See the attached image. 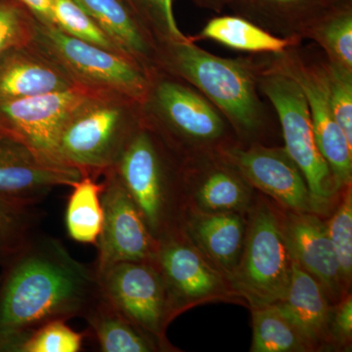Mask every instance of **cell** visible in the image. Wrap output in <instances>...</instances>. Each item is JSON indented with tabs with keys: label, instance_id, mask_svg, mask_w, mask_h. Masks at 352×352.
<instances>
[{
	"label": "cell",
	"instance_id": "6da1fadb",
	"mask_svg": "<svg viewBox=\"0 0 352 352\" xmlns=\"http://www.w3.org/2000/svg\"><path fill=\"white\" fill-rule=\"evenodd\" d=\"M0 277V352H18L48 322L85 316L100 294L95 268L74 258L61 241L36 235Z\"/></svg>",
	"mask_w": 352,
	"mask_h": 352
},
{
	"label": "cell",
	"instance_id": "7a4b0ae2",
	"mask_svg": "<svg viewBox=\"0 0 352 352\" xmlns=\"http://www.w3.org/2000/svg\"><path fill=\"white\" fill-rule=\"evenodd\" d=\"M156 68L189 83L230 124L238 143H261L267 116L259 97L261 60L222 58L189 41L157 44Z\"/></svg>",
	"mask_w": 352,
	"mask_h": 352
},
{
	"label": "cell",
	"instance_id": "3957f363",
	"mask_svg": "<svg viewBox=\"0 0 352 352\" xmlns=\"http://www.w3.org/2000/svg\"><path fill=\"white\" fill-rule=\"evenodd\" d=\"M140 105L143 124L179 162L238 142L226 118L206 97L162 69L150 72Z\"/></svg>",
	"mask_w": 352,
	"mask_h": 352
},
{
	"label": "cell",
	"instance_id": "277c9868",
	"mask_svg": "<svg viewBox=\"0 0 352 352\" xmlns=\"http://www.w3.org/2000/svg\"><path fill=\"white\" fill-rule=\"evenodd\" d=\"M142 124L140 102L113 91H90L65 120L58 153L65 166L97 178L113 168Z\"/></svg>",
	"mask_w": 352,
	"mask_h": 352
},
{
	"label": "cell",
	"instance_id": "5b68a950",
	"mask_svg": "<svg viewBox=\"0 0 352 352\" xmlns=\"http://www.w3.org/2000/svg\"><path fill=\"white\" fill-rule=\"evenodd\" d=\"M179 168L175 155L143 122L113 168L157 241L182 227Z\"/></svg>",
	"mask_w": 352,
	"mask_h": 352
},
{
	"label": "cell",
	"instance_id": "8992f818",
	"mask_svg": "<svg viewBox=\"0 0 352 352\" xmlns=\"http://www.w3.org/2000/svg\"><path fill=\"white\" fill-rule=\"evenodd\" d=\"M244 247L228 283L252 308L283 300L293 272V258L285 240L278 206L264 199L247 212Z\"/></svg>",
	"mask_w": 352,
	"mask_h": 352
},
{
	"label": "cell",
	"instance_id": "52a82bcc",
	"mask_svg": "<svg viewBox=\"0 0 352 352\" xmlns=\"http://www.w3.org/2000/svg\"><path fill=\"white\" fill-rule=\"evenodd\" d=\"M32 43L78 87L118 92L139 102L144 98L149 72L131 58L85 43L38 20Z\"/></svg>",
	"mask_w": 352,
	"mask_h": 352
},
{
	"label": "cell",
	"instance_id": "ba28073f",
	"mask_svg": "<svg viewBox=\"0 0 352 352\" xmlns=\"http://www.w3.org/2000/svg\"><path fill=\"white\" fill-rule=\"evenodd\" d=\"M259 60L258 90L276 111L283 132L284 148L302 171L314 198L331 208L340 191L317 147L302 88L289 76L268 68L263 58Z\"/></svg>",
	"mask_w": 352,
	"mask_h": 352
},
{
	"label": "cell",
	"instance_id": "9c48e42d",
	"mask_svg": "<svg viewBox=\"0 0 352 352\" xmlns=\"http://www.w3.org/2000/svg\"><path fill=\"white\" fill-rule=\"evenodd\" d=\"M298 46L278 54L264 55L268 68L293 78L302 88L311 117L317 147L340 192L351 185L352 145L333 115L319 62H308Z\"/></svg>",
	"mask_w": 352,
	"mask_h": 352
},
{
	"label": "cell",
	"instance_id": "30bf717a",
	"mask_svg": "<svg viewBox=\"0 0 352 352\" xmlns=\"http://www.w3.org/2000/svg\"><path fill=\"white\" fill-rule=\"evenodd\" d=\"M98 281L104 298L151 337L161 351L170 349L166 330L173 319L163 277L154 261L115 264L99 275Z\"/></svg>",
	"mask_w": 352,
	"mask_h": 352
},
{
	"label": "cell",
	"instance_id": "8fae6325",
	"mask_svg": "<svg viewBox=\"0 0 352 352\" xmlns=\"http://www.w3.org/2000/svg\"><path fill=\"white\" fill-rule=\"evenodd\" d=\"M90 91L78 87L0 102V136L25 146L44 163L69 168L60 159L58 139L69 113Z\"/></svg>",
	"mask_w": 352,
	"mask_h": 352
},
{
	"label": "cell",
	"instance_id": "7c38bea8",
	"mask_svg": "<svg viewBox=\"0 0 352 352\" xmlns=\"http://www.w3.org/2000/svg\"><path fill=\"white\" fill-rule=\"evenodd\" d=\"M171 319L203 302L234 295L224 275L187 237L182 227L157 241L155 258Z\"/></svg>",
	"mask_w": 352,
	"mask_h": 352
},
{
	"label": "cell",
	"instance_id": "4fadbf2b",
	"mask_svg": "<svg viewBox=\"0 0 352 352\" xmlns=\"http://www.w3.org/2000/svg\"><path fill=\"white\" fill-rule=\"evenodd\" d=\"M219 152L252 188L272 198L280 207L319 215L330 210L312 195L302 171L284 147L234 142Z\"/></svg>",
	"mask_w": 352,
	"mask_h": 352
},
{
	"label": "cell",
	"instance_id": "5bb4252c",
	"mask_svg": "<svg viewBox=\"0 0 352 352\" xmlns=\"http://www.w3.org/2000/svg\"><path fill=\"white\" fill-rule=\"evenodd\" d=\"M103 224L97 241V276L124 261H153L157 241L113 168L104 173Z\"/></svg>",
	"mask_w": 352,
	"mask_h": 352
},
{
	"label": "cell",
	"instance_id": "9a60e30c",
	"mask_svg": "<svg viewBox=\"0 0 352 352\" xmlns=\"http://www.w3.org/2000/svg\"><path fill=\"white\" fill-rule=\"evenodd\" d=\"M179 163L183 212L247 214L254 188L221 153H201Z\"/></svg>",
	"mask_w": 352,
	"mask_h": 352
},
{
	"label": "cell",
	"instance_id": "2e32d148",
	"mask_svg": "<svg viewBox=\"0 0 352 352\" xmlns=\"http://www.w3.org/2000/svg\"><path fill=\"white\" fill-rule=\"evenodd\" d=\"M278 210L292 258L319 282L331 302L337 305L349 293L342 281L327 223L319 214L283 208Z\"/></svg>",
	"mask_w": 352,
	"mask_h": 352
},
{
	"label": "cell",
	"instance_id": "e0dca14e",
	"mask_svg": "<svg viewBox=\"0 0 352 352\" xmlns=\"http://www.w3.org/2000/svg\"><path fill=\"white\" fill-rule=\"evenodd\" d=\"M80 178L78 170L44 163L25 146L0 136V196L36 206L53 189L72 187Z\"/></svg>",
	"mask_w": 352,
	"mask_h": 352
},
{
	"label": "cell",
	"instance_id": "ac0fdd59",
	"mask_svg": "<svg viewBox=\"0 0 352 352\" xmlns=\"http://www.w3.org/2000/svg\"><path fill=\"white\" fill-rule=\"evenodd\" d=\"M78 87L34 43L0 55V102L65 91Z\"/></svg>",
	"mask_w": 352,
	"mask_h": 352
},
{
	"label": "cell",
	"instance_id": "d6986e66",
	"mask_svg": "<svg viewBox=\"0 0 352 352\" xmlns=\"http://www.w3.org/2000/svg\"><path fill=\"white\" fill-rule=\"evenodd\" d=\"M245 214L183 212V231L226 279L237 267L244 247Z\"/></svg>",
	"mask_w": 352,
	"mask_h": 352
},
{
	"label": "cell",
	"instance_id": "ffe728a7",
	"mask_svg": "<svg viewBox=\"0 0 352 352\" xmlns=\"http://www.w3.org/2000/svg\"><path fill=\"white\" fill-rule=\"evenodd\" d=\"M276 305L300 331L311 351L333 349L330 328L333 305L319 282L294 259L288 291Z\"/></svg>",
	"mask_w": 352,
	"mask_h": 352
},
{
	"label": "cell",
	"instance_id": "44dd1931",
	"mask_svg": "<svg viewBox=\"0 0 352 352\" xmlns=\"http://www.w3.org/2000/svg\"><path fill=\"white\" fill-rule=\"evenodd\" d=\"M127 57L156 68L157 43L124 0H76Z\"/></svg>",
	"mask_w": 352,
	"mask_h": 352
},
{
	"label": "cell",
	"instance_id": "7402d4cb",
	"mask_svg": "<svg viewBox=\"0 0 352 352\" xmlns=\"http://www.w3.org/2000/svg\"><path fill=\"white\" fill-rule=\"evenodd\" d=\"M330 6L328 0H231L228 6L236 15L271 34L300 41Z\"/></svg>",
	"mask_w": 352,
	"mask_h": 352
},
{
	"label": "cell",
	"instance_id": "603a6c76",
	"mask_svg": "<svg viewBox=\"0 0 352 352\" xmlns=\"http://www.w3.org/2000/svg\"><path fill=\"white\" fill-rule=\"evenodd\" d=\"M188 38L192 43L210 39L231 50L263 55L278 54L302 43L300 39L271 34L238 15L215 17L196 36Z\"/></svg>",
	"mask_w": 352,
	"mask_h": 352
},
{
	"label": "cell",
	"instance_id": "cb8c5ba5",
	"mask_svg": "<svg viewBox=\"0 0 352 352\" xmlns=\"http://www.w3.org/2000/svg\"><path fill=\"white\" fill-rule=\"evenodd\" d=\"M83 318L102 352H152L161 351L156 342L136 327L107 298L99 294Z\"/></svg>",
	"mask_w": 352,
	"mask_h": 352
},
{
	"label": "cell",
	"instance_id": "d4e9b609",
	"mask_svg": "<svg viewBox=\"0 0 352 352\" xmlns=\"http://www.w3.org/2000/svg\"><path fill=\"white\" fill-rule=\"evenodd\" d=\"M103 182L94 176L83 175L72 186L65 212L67 233L72 240L96 245L103 224L101 194Z\"/></svg>",
	"mask_w": 352,
	"mask_h": 352
},
{
	"label": "cell",
	"instance_id": "484cf974",
	"mask_svg": "<svg viewBox=\"0 0 352 352\" xmlns=\"http://www.w3.org/2000/svg\"><path fill=\"white\" fill-rule=\"evenodd\" d=\"M305 38L318 44L330 63L352 73V3L329 7L307 28Z\"/></svg>",
	"mask_w": 352,
	"mask_h": 352
},
{
	"label": "cell",
	"instance_id": "4316f807",
	"mask_svg": "<svg viewBox=\"0 0 352 352\" xmlns=\"http://www.w3.org/2000/svg\"><path fill=\"white\" fill-rule=\"evenodd\" d=\"M252 352L311 351L300 331L276 303L252 308Z\"/></svg>",
	"mask_w": 352,
	"mask_h": 352
},
{
	"label": "cell",
	"instance_id": "83f0119b",
	"mask_svg": "<svg viewBox=\"0 0 352 352\" xmlns=\"http://www.w3.org/2000/svg\"><path fill=\"white\" fill-rule=\"evenodd\" d=\"M34 206L0 196V264H6L36 235Z\"/></svg>",
	"mask_w": 352,
	"mask_h": 352
},
{
	"label": "cell",
	"instance_id": "f1b7e54d",
	"mask_svg": "<svg viewBox=\"0 0 352 352\" xmlns=\"http://www.w3.org/2000/svg\"><path fill=\"white\" fill-rule=\"evenodd\" d=\"M53 18L55 27L65 34L97 47L126 56L96 22L76 3V0H55Z\"/></svg>",
	"mask_w": 352,
	"mask_h": 352
},
{
	"label": "cell",
	"instance_id": "f546056e",
	"mask_svg": "<svg viewBox=\"0 0 352 352\" xmlns=\"http://www.w3.org/2000/svg\"><path fill=\"white\" fill-rule=\"evenodd\" d=\"M157 43L187 41L176 23L173 0H124Z\"/></svg>",
	"mask_w": 352,
	"mask_h": 352
},
{
	"label": "cell",
	"instance_id": "4dcf8cb0",
	"mask_svg": "<svg viewBox=\"0 0 352 352\" xmlns=\"http://www.w3.org/2000/svg\"><path fill=\"white\" fill-rule=\"evenodd\" d=\"M319 68L336 120L352 145V73L327 59L319 61Z\"/></svg>",
	"mask_w": 352,
	"mask_h": 352
},
{
	"label": "cell",
	"instance_id": "1f68e13d",
	"mask_svg": "<svg viewBox=\"0 0 352 352\" xmlns=\"http://www.w3.org/2000/svg\"><path fill=\"white\" fill-rule=\"evenodd\" d=\"M339 207L327 222L329 236L339 261L342 281L347 291L351 288L352 276V189L344 190Z\"/></svg>",
	"mask_w": 352,
	"mask_h": 352
},
{
	"label": "cell",
	"instance_id": "d6a6232c",
	"mask_svg": "<svg viewBox=\"0 0 352 352\" xmlns=\"http://www.w3.org/2000/svg\"><path fill=\"white\" fill-rule=\"evenodd\" d=\"M36 25V18L19 0H0V55L31 43Z\"/></svg>",
	"mask_w": 352,
	"mask_h": 352
},
{
	"label": "cell",
	"instance_id": "836d02e7",
	"mask_svg": "<svg viewBox=\"0 0 352 352\" xmlns=\"http://www.w3.org/2000/svg\"><path fill=\"white\" fill-rule=\"evenodd\" d=\"M85 335L66 325L65 320L44 324L21 344L18 352H78Z\"/></svg>",
	"mask_w": 352,
	"mask_h": 352
},
{
	"label": "cell",
	"instance_id": "e575fe53",
	"mask_svg": "<svg viewBox=\"0 0 352 352\" xmlns=\"http://www.w3.org/2000/svg\"><path fill=\"white\" fill-rule=\"evenodd\" d=\"M332 347L351 349L352 340V296L347 294L340 302L333 305L331 320Z\"/></svg>",
	"mask_w": 352,
	"mask_h": 352
},
{
	"label": "cell",
	"instance_id": "d590c367",
	"mask_svg": "<svg viewBox=\"0 0 352 352\" xmlns=\"http://www.w3.org/2000/svg\"><path fill=\"white\" fill-rule=\"evenodd\" d=\"M38 22L54 25L53 7L55 0H19Z\"/></svg>",
	"mask_w": 352,
	"mask_h": 352
},
{
	"label": "cell",
	"instance_id": "8d00e7d4",
	"mask_svg": "<svg viewBox=\"0 0 352 352\" xmlns=\"http://www.w3.org/2000/svg\"><path fill=\"white\" fill-rule=\"evenodd\" d=\"M197 6L207 10L221 13L230 4L231 0H192Z\"/></svg>",
	"mask_w": 352,
	"mask_h": 352
},
{
	"label": "cell",
	"instance_id": "74e56055",
	"mask_svg": "<svg viewBox=\"0 0 352 352\" xmlns=\"http://www.w3.org/2000/svg\"><path fill=\"white\" fill-rule=\"evenodd\" d=\"M331 6H340V4L352 3V0H328Z\"/></svg>",
	"mask_w": 352,
	"mask_h": 352
}]
</instances>
